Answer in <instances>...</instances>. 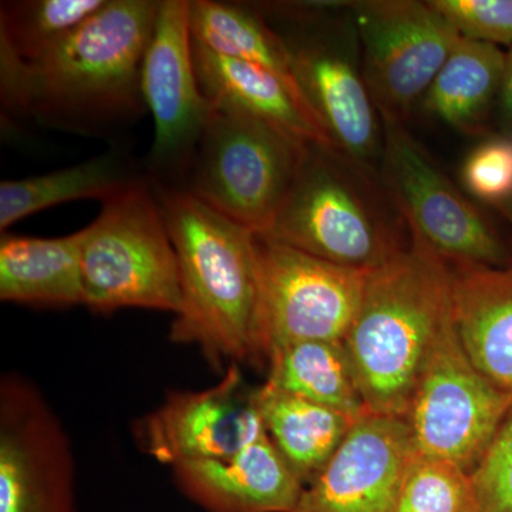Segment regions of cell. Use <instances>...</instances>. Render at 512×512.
<instances>
[{
    "label": "cell",
    "mask_w": 512,
    "mask_h": 512,
    "mask_svg": "<svg viewBox=\"0 0 512 512\" xmlns=\"http://www.w3.org/2000/svg\"><path fill=\"white\" fill-rule=\"evenodd\" d=\"M160 2L109 0L35 62L0 47L3 109L74 133H100L147 109L141 67Z\"/></svg>",
    "instance_id": "6da1fadb"
},
{
    "label": "cell",
    "mask_w": 512,
    "mask_h": 512,
    "mask_svg": "<svg viewBox=\"0 0 512 512\" xmlns=\"http://www.w3.org/2000/svg\"><path fill=\"white\" fill-rule=\"evenodd\" d=\"M453 320V269L421 239L367 272L343 343L367 410L404 417L441 332Z\"/></svg>",
    "instance_id": "7a4b0ae2"
},
{
    "label": "cell",
    "mask_w": 512,
    "mask_h": 512,
    "mask_svg": "<svg viewBox=\"0 0 512 512\" xmlns=\"http://www.w3.org/2000/svg\"><path fill=\"white\" fill-rule=\"evenodd\" d=\"M154 185L180 269L181 309L170 339L210 365L259 362L256 234L180 187Z\"/></svg>",
    "instance_id": "3957f363"
},
{
    "label": "cell",
    "mask_w": 512,
    "mask_h": 512,
    "mask_svg": "<svg viewBox=\"0 0 512 512\" xmlns=\"http://www.w3.org/2000/svg\"><path fill=\"white\" fill-rule=\"evenodd\" d=\"M373 170L309 147L266 237L323 261L369 272L404 247L403 218Z\"/></svg>",
    "instance_id": "277c9868"
},
{
    "label": "cell",
    "mask_w": 512,
    "mask_h": 512,
    "mask_svg": "<svg viewBox=\"0 0 512 512\" xmlns=\"http://www.w3.org/2000/svg\"><path fill=\"white\" fill-rule=\"evenodd\" d=\"M311 146L238 107L210 103L183 190L264 235Z\"/></svg>",
    "instance_id": "5b68a950"
},
{
    "label": "cell",
    "mask_w": 512,
    "mask_h": 512,
    "mask_svg": "<svg viewBox=\"0 0 512 512\" xmlns=\"http://www.w3.org/2000/svg\"><path fill=\"white\" fill-rule=\"evenodd\" d=\"M84 306L96 313L181 309L180 269L153 184L138 180L103 201L82 229Z\"/></svg>",
    "instance_id": "8992f818"
},
{
    "label": "cell",
    "mask_w": 512,
    "mask_h": 512,
    "mask_svg": "<svg viewBox=\"0 0 512 512\" xmlns=\"http://www.w3.org/2000/svg\"><path fill=\"white\" fill-rule=\"evenodd\" d=\"M256 255L258 360L292 343L345 339L367 272L323 261L266 235L256 234Z\"/></svg>",
    "instance_id": "52a82bcc"
},
{
    "label": "cell",
    "mask_w": 512,
    "mask_h": 512,
    "mask_svg": "<svg viewBox=\"0 0 512 512\" xmlns=\"http://www.w3.org/2000/svg\"><path fill=\"white\" fill-rule=\"evenodd\" d=\"M380 180L410 234L450 265L508 266L503 239L406 130L383 120Z\"/></svg>",
    "instance_id": "ba28073f"
},
{
    "label": "cell",
    "mask_w": 512,
    "mask_h": 512,
    "mask_svg": "<svg viewBox=\"0 0 512 512\" xmlns=\"http://www.w3.org/2000/svg\"><path fill=\"white\" fill-rule=\"evenodd\" d=\"M511 407L512 394L468 359L451 320L431 350L406 414L414 454L450 461L471 474Z\"/></svg>",
    "instance_id": "9c48e42d"
},
{
    "label": "cell",
    "mask_w": 512,
    "mask_h": 512,
    "mask_svg": "<svg viewBox=\"0 0 512 512\" xmlns=\"http://www.w3.org/2000/svg\"><path fill=\"white\" fill-rule=\"evenodd\" d=\"M362 76L383 120L406 124L454 46L457 32L430 2L352 3Z\"/></svg>",
    "instance_id": "30bf717a"
},
{
    "label": "cell",
    "mask_w": 512,
    "mask_h": 512,
    "mask_svg": "<svg viewBox=\"0 0 512 512\" xmlns=\"http://www.w3.org/2000/svg\"><path fill=\"white\" fill-rule=\"evenodd\" d=\"M0 512H79L69 434L40 387L0 380Z\"/></svg>",
    "instance_id": "8fae6325"
},
{
    "label": "cell",
    "mask_w": 512,
    "mask_h": 512,
    "mask_svg": "<svg viewBox=\"0 0 512 512\" xmlns=\"http://www.w3.org/2000/svg\"><path fill=\"white\" fill-rule=\"evenodd\" d=\"M141 92L154 120L153 184L183 180L210 111L195 70L190 0L160 2L141 67Z\"/></svg>",
    "instance_id": "7c38bea8"
},
{
    "label": "cell",
    "mask_w": 512,
    "mask_h": 512,
    "mask_svg": "<svg viewBox=\"0 0 512 512\" xmlns=\"http://www.w3.org/2000/svg\"><path fill=\"white\" fill-rule=\"evenodd\" d=\"M255 390L238 365H229L215 386L168 393L134 423V440L141 453L170 467L235 456L266 434Z\"/></svg>",
    "instance_id": "4fadbf2b"
},
{
    "label": "cell",
    "mask_w": 512,
    "mask_h": 512,
    "mask_svg": "<svg viewBox=\"0 0 512 512\" xmlns=\"http://www.w3.org/2000/svg\"><path fill=\"white\" fill-rule=\"evenodd\" d=\"M414 456L404 417L369 413L311 483L293 512H396L404 474Z\"/></svg>",
    "instance_id": "5bb4252c"
},
{
    "label": "cell",
    "mask_w": 512,
    "mask_h": 512,
    "mask_svg": "<svg viewBox=\"0 0 512 512\" xmlns=\"http://www.w3.org/2000/svg\"><path fill=\"white\" fill-rule=\"evenodd\" d=\"M286 43L296 83L333 146L373 170L382 156V117L348 47L323 33Z\"/></svg>",
    "instance_id": "9a60e30c"
},
{
    "label": "cell",
    "mask_w": 512,
    "mask_h": 512,
    "mask_svg": "<svg viewBox=\"0 0 512 512\" xmlns=\"http://www.w3.org/2000/svg\"><path fill=\"white\" fill-rule=\"evenodd\" d=\"M171 470L178 490L202 512H293L305 487L268 434L235 456Z\"/></svg>",
    "instance_id": "2e32d148"
},
{
    "label": "cell",
    "mask_w": 512,
    "mask_h": 512,
    "mask_svg": "<svg viewBox=\"0 0 512 512\" xmlns=\"http://www.w3.org/2000/svg\"><path fill=\"white\" fill-rule=\"evenodd\" d=\"M192 50L208 103L238 107L303 143L336 150L298 84L258 64L215 55L194 40Z\"/></svg>",
    "instance_id": "e0dca14e"
},
{
    "label": "cell",
    "mask_w": 512,
    "mask_h": 512,
    "mask_svg": "<svg viewBox=\"0 0 512 512\" xmlns=\"http://www.w3.org/2000/svg\"><path fill=\"white\" fill-rule=\"evenodd\" d=\"M453 322L468 359L512 394V265H451Z\"/></svg>",
    "instance_id": "ac0fdd59"
},
{
    "label": "cell",
    "mask_w": 512,
    "mask_h": 512,
    "mask_svg": "<svg viewBox=\"0 0 512 512\" xmlns=\"http://www.w3.org/2000/svg\"><path fill=\"white\" fill-rule=\"evenodd\" d=\"M82 231L66 237L0 239V301L37 308L84 305Z\"/></svg>",
    "instance_id": "d6986e66"
},
{
    "label": "cell",
    "mask_w": 512,
    "mask_h": 512,
    "mask_svg": "<svg viewBox=\"0 0 512 512\" xmlns=\"http://www.w3.org/2000/svg\"><path fill=\"white\" fill-rule=\"evenodd\" d=\"M507 52L501 47L460 37L423 99V109L448 127L483 133L503 86Z\"/></svg>",
    "instance_id": "ffe728a7"
},
{
    "label": "cell",
    "mask_w": 512,
    "mask_h": 512,
    "mask_svg": "<svg viewBox=\"0 0 512 512\" xmlns=\"http://www.w3.org/2000/svg\"><path fill=\"white\" fill-rule=\"evenodd\" d=\"M255 397L266 434L303 485L318 476L357 421L266 382Z\"/></svg>",
    "instance_id": "44dd1931"
},
{
    "label": "cell",
    "mask_w": 512,
    "mask_h": 512,
    "mask_svg": "<svg viewBox=\"0 0 512 512\" xmlns=\"http://www.w3.org/2000/svg\"><path fill=\"white\" fill-rule=\"evenodd\" d=\"M266 383L359 420L369 414L343 340L292 343L268 357Z\"/></svg>",
    "instance_id": "7402d4cb"
},
{
    "label": "cell",
    "mask_w": 512,
    "mask_h": 512,
    "mask_svg": "<svg viewBox=\"0 0 512 512\" xmlns=\"http://www.w3.org/2000/svg\"><path fill=\"white\" fill-rule=\"evenodd\" d=\"M138 180L120 154L107 153L53 173L2 181L0 229L3 234L23 218L66 202L109 200Z\"/></svg>",
    "instance_id": "603a6c76"
},
{
    "label": "cell",
    "mask_w": 512,
    "mask_h": 512,
    "mask_svg": "<svg viewBox=\"0 0 512 512\" xmlns=\"http://www.w3.org/2000/svg\"><path fill=\"white\" fill-rule=\"evenodd\" d=\"M192 40L218 56L258 64L296 83L284 37L251 6L190 0Z\"/></svg>",
    "instance_id": "cb8c5ba5"
},
{
    "label": "cell",
    "mask_w": 512,
    "mask_h": 512,
    "mask_svg": "<svg viewBox=\"0 0 512 512\" xmlns=\"http://www.w3.org/2000/svg\"><path fill=\"white\" fill-rule=\"evenodd\" d=\"M109 0H19L0 6V47L35 62L62 45Z\"/></svg>",
    "instance_id": "d4e9b609"
},
{
    "label": "cell",
    "mask_w": 512,
    "mask_h": 512,
    "mask_svg": "<svg viewBox=\"0 0 512 512\" xmlns=\"http://www.w3.org/2000/svg\"><path fill=\"white\" fill-rule=\"evenodd\" d=\"M396 512H477L470 473L450 461L414 454Z\"/></svg>",
    "instance_id": "484cf974"
},
{
    "label": "cell",
    "mask_w": 512,
    "mask_h": 512,
    "mask_svg": "<svg viewBox=\"0 0 512 512\" xmlns=\"http://www.w3.org/2000/svg\"><path fill=\"white\" fill-rule=\"evenodd\" d=\"M470 476L477 512H512V407Z\"/></svg>",
    "instance_id": "4316f807"
},
{
    "label": "cell",
    "mask_w": 512,
    "mask_h": 512,
    "mask_svg": "<svg viewBox=\"0 0 512 512\" xmlns=\"http://www.w3.org/2000/svg\"><path fill=\"white\" fill-rule=\"evenodd\" d=\"M464 187L478 200L498 205L512 197V137L488 138L461 167Z\"/></svg>",
    "instance_id": "83f0119b"
},
{
    "label": "cell",
    "mask_w": 512,
    "mask_h": 512,
    "mask_svg": "<svg viewBox=\"0 0 512 512\" xmlns=\"http://www.w3.org/2000/svg\"><path fill=\"white\" fill-rule=\"evenodd\" d=\"M430 5L460 36L512 49V0H430Z\"/></svg>",
    "instance_id": "f1b7e54d"
},
{
    "label": "cell",
    "mask_w": 512,
    "mask_h": 512,
    "mask_svg": "<svg viewBox=\"0 0 512 512\" xmlns=\"http://www.w3.org/2000/svg\"><path fill=\"white\" fill-rule=\"evenodd\" d=\"M497 117L501 134L512 137V49L507 52L503 86L497 103Z\"/></svg>",
    "instance_id": "f546056e"
},
{
    "label": "cell",
    "mask_w": 512,
    "mask_h": 512,
    "mask_svg": "<svg viewBox=\"0 0 512 512\" xmlns=\"http://www.w3.org/2000/svg\"><path fill=\"white\" fill-rule=\"evenodd\" d=\"M500 210L501 214L507 218V221L512 225V197L501 202V204L495 205Z\"/></svg>",
    "instance_id": "4dcf8cb0"
}]
</instances>
